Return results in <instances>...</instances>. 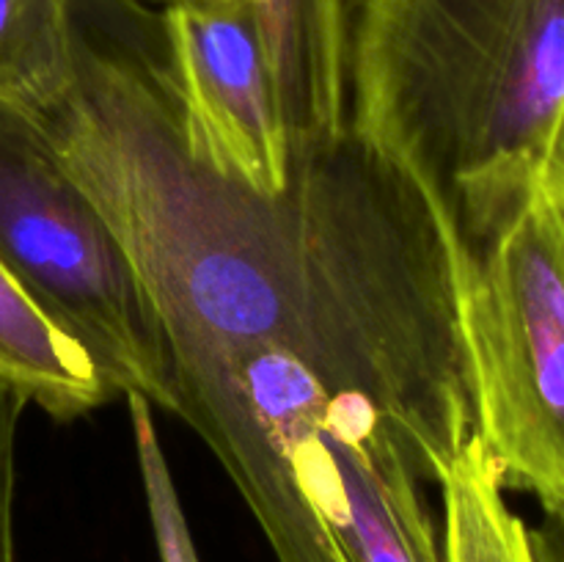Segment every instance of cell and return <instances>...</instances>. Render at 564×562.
<instances>
[{
	"label": "cell",
	"mask_w": 564,
	"mask_h": 562,
	"mask_svg": "<svg viewBox=\"0 0 564 562\" xmlns=\"http://www.w3.org/2000/svg\"><path fill=\"white\" fill-rule=\"evenodd\" d=\"M75 0H0V105L36 116L75 77Z\"/></svg>",
	"instance_id": "10"
},
{
	"label": "cell",
	"mask_w": 564,
	"mask_h": 562,
	"mask_svg": "<svg viewBox=\"0 0 564 562\" xmlns=\"http://www.w3.org/2000/svg\"><path fill=\"white\" fill-rule=\"evenodd\" d=\"M323 518L350 562H444L422 477L389 430L364 439L325 435Z\"/></svg>",
	"instance_id": "6"
},
{
	"label": "cell",
	"mask_w": 564,
	"mask_h": 562,
	"mask_svg": "<svg viewBox=\"0 0 564 562\" xmlns=\"http://www.w3.org/2000/svg\"><path fill=\"white\" fill-rule=\"evenodd\" d=\"M75 77L36 121L130 253L171 356L176 417L248 510L292 499L319 430L369 402L424 483L474 433L457 253L413 176L347 127L264 193L185 141L163 9L75 0Z\"/></svg>",
	"instance_id": "1"
},
{
	"label": "cell",
	"mask_w": 564,
	"mask_h": 562,
	"mask_svg": "<svg viewBox=\"0 0 564 562\" xmlns=\"http://www.w3.org/2000/svg\"><path fill=\"white\" fill-rule=\"evenodd\" d=\"M0 268L86 353L110 395L176 413L169 345L130 253L36 121L3 105Z\"/></svg>",
	"instance_id": "4"
},
{
	"label": "cell",
	"mask_w": 564,
	"mask_h": 562,
	"mask_svg": "<svg viewBox=\"0 0 564 562\" xmlns=\"http://www.w3.org/2000/svg\"><path fill=\"white\" fill-rule=\"evenodd\" d=\"M163 3H180V0H163Z\"/></svg>",
	"instance_id": "15"
},
{
	"label": "cell",
	"mask_w": 564,
	"mask_h": 562,
	"mask_svg": "<svg viewBox=\"0 0 564 562\" xmlns=\"http://www.w3.org/2000/svg\"><path fill=\"white\" fill-rule=\"evenodd\" d=\"M0 395L75 419L113 400L86 353L66 339L0 268Z\"/></svg>",
	"instance_id": "8"
},
{
	"label": "cell",
	"mask_w": 564,
	"mask_h": 562,
	"mask_svg": "<svg viewBox=\"0 0 564 562\" xmlns=\"http://www.w3.org/2000/svg\"><path fill=\"white\" fill-rule=\"evenodd\" d=\"M25 402L0 395V562L17 560V433Z\"/></svg>",
	"instance_id": "12"
},
{
	"label": "cell",
	"mask_w": 564,
	"mask_h": 562,
	"mask_svg": "<svg viewBox=\"0 0 564 562\" xmlns=\"http://www.w3.org/2000/svg\"><path fill=\"white\" fill-rule=\"evenodd\" d=\"M163 17L185 141L220 174L284 191L292 149L253 0H180Z\"/></svg>",
	"instance_id": "5"
},
{
	"label": "cell",
	"mask_w": 564,
	"mask_h": 562,
	"mask_svg": "<svg viewBox=\"0 0 564 562\" xmlns=\"http://www.w3.org/2000/svg\"><path fill=\"white\" fill-rule=\"evenodd\" d=\"M534 560L564 562V516H543L540 527H529Z\"/></svg>",
	"instance_id": "14"
},
{
	"label": "cell",
	"mask_w": 564,
	"mask_h": 562,
	"mask_svg": "<svg viewBox=\"0 0 564 562\" xmlns=\"http://www.w3.org/2000/svg\"><path fill=\"white\" fill-rule=\"evenodd\" d=\"M540 185L556 198L564 207V108L556 119L554 136H551L549 154H545L543 163V176H540Z\"/></svg>",
	"instance_id": "13"
},
{
	"label": "cell",
	"mask_w": 564,
	"mask_h": 562,
	"mask_svg": "<svg viewBox=\"0 0 564 562\" xmlns=\"http://www.w3.org/2000/svg\"><path fill=\"white\" fill-rule=\"evenodd\" d=\"M441 490L444 562H538L527 521L507 505L505 485L477 433L441 479Z\"/></svg>",
	"instance_id": "9"
},
{
	"label": "cell",
	"mask_w": 564,
	"mask_h": 562,
	"mask_svg": "<svg viewBox=\"0 0 564 562\" xmlns=\"http://www.w3.org/2000/svg\"><path fill=\"white\" fill-rule=\"evenodd\" d=\"M290 149L347 130V0H253Z\"/></svg>",
	"instance_id": "7"
},
{
	"label": "cell",
	"mask_w": 564,
	"mask_h": 562,
	"mask_svg": "<svg viewBox=\"0 0 564 562\" xmlns=\"http://www.w3.org/2000/svg\"><path fill=\"white\" fill-rule=\"evenodd\" d=\"M127 408H130L138 472H141L160 562H198L196 543H193L191 527H187L185 510H182L180 494H176L174 474H171L163 444L158 439V428H154L152 402L141 395H127Z\"/></svg>",
	"instance_id": "11"
},
{
	"label": "cell",
	"mask_w": 564,
	"mask_h": 562,
	"mask_svg": "<svg viewBox=\"0 0 564 562\" xmlns=\"http://www.w3.org/2000/svg\"><path fill=\"white\" fill-rule=\"evenodd\" d=\"M347 86V127L416 180L460 259L540 187L564 0H350Z\"/></svg>",
	"instance_id": "2"
},
{
	"label": "cell",
	"mask_w": 564,
	"mask_h": 562,
	"mask_svg": "<svg viewBox=\"0 0 564 562\" xmlns=\"http://www.w3.org/2000/svg\"><path fill=\"white\" fill-rule=\"evenodd\" d=\"M457 323L501 485L564 516V207L543 185L457 259Z\"/></svg>",
	"instance_id": "3"
}]
</instances>
